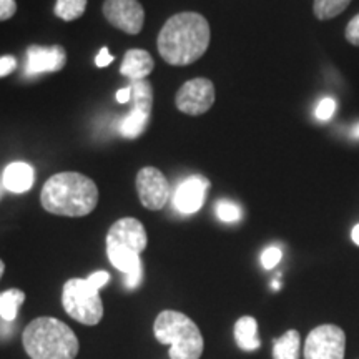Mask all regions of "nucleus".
<instances>
[{"instance_id":"obj_29","label":"nucleus","mask_w":359,"mask_h":359,"mask_svg":"<svg viewBox=\"0 0 359 359\" xmlns=\"http://www.w3.org/2000/svg\"><path fill=\"white\" fill-rule=\"evenodd\" d=\"M130 100H132V88L130 87L120 88L118 92H116V102L118 103H127Z\"/></svg>"},{"instance_id":"obj_7","label":"nucleus","mask_w":359,"mask_h":359,"mask_svg":"<svg viewBox=\"0 0 359 359\" xmlns=\"http://www.w3.org/2000/svg\"><path fill=\"white\" fill-rule=\"evenodd\" d=\"M304 359H344L346 334L336 325L314 327L304 343Z\"/></svg>"},{"instance_id":"obj_1","label":"nucleus","mask_w":359,"mask_h":359,"mask_svg":"<svg viewBox=\"0 0 359 359\" xmlns=\"http://www.w3.org/2000/svg\"><path fill=\"white\" fill-rule=\"evenodd\" d=\"M212 30L208 20L198 12H180L165 22L158 40L161 58L170 65H190L208 50Z\"/></svg>"},{"instance_id":"obj_27","label":"nucleus","mask_w":359,"mask_h":359,"mask_svg":"<svg viewBox=\"0 0 359 359\" xmlns=\"http://www.w3.org/2000/svg\"><path fill=\"white\" fill-rule=\"evenodd\" d=\"M17 67V60L11 55H6V57H0V77H6L7 74H11V72L15 69Z\"/></svg>"},{"instance_id":"obj_23","label":"nucleus","mask_w":359,"mask_h":359,"mask_svg":"<svg viewBox=\"0 0 359 359\" xmlns=\"http://www.w3.org/2000/svg\"><path fill=\"white\" fill-rule=\"evenodd\" d=\"M281 250L278 248V246H269V248H266L263 251L262 255V264L264 269H273L276 266L278 263L281 262Z\"/></svg>"},{"instance_id":"obj_31","label":"nucleus","mask_w":359,"mask_h":359,"mask_svg":"<svg viewBox=\"0 0 359 359\" xmlns=\"http://www.w3.org/2000/svg\"><path fill=\"white\" fill-rule=\"evenodd\" d=\"M4 271H6V264H4V262H2V259H0V278H2V275H4Z\"/></svg>"},{"instance_id":"obj_24","label":"nucleus","mask_w":359,"mask_h":359,"mask_svg":"<svg viewBox=\"0 0 359 359\" xmlns=\"http://www.w3.org/2000/svg\"><path fill=\"white\" fill-rule=\"evenodd\" d=\"M344 37L354 47H359V13L348 22L346 30H344Z\"/></svg>"},{"instance_id":"obj_18","label":"nucleus","mask_w":359,"mask_h":359,"mask_svg":"<svg viewBox=\"0 0 359 359\" xmlns=\"http://www.w3.org/2000/svg\"><path fill=\"white\" fill-rule=\"evenodd\" d=\"M25 302V293L22 290H7L0 294V318L4 321L12 323L17 318L19 308Z\"/></svg>"},{"instance_id":"obj_22","label":"nucleus","mask_w":359,"mask_h":359,"mask_svg":"<svg viewBox=\"0 0 359 359\" xmlns=\"http://www.w3.org/2000/svg\"><path fill=\"white\" fill-rule=\"evenodd\" d=\"M215 210H217V217L224 223H235L241 218L240 206L230 200H219Z\"/></svg>"},{"instance_id":"obj_11","label":"nucleus","mask_w":359,"mask_h":359,"mask_svg":"<svg viewBox=\"0 0 359 359\" xmlns=\"http://www.w3.org/2000/svg\"><path fill=\"white\" fill-rule=\"evenodd\" d=\"M67 64V52L60 45H52V47H40V45H30L27 50V75L39 74H53L60 72Z\"/></svg>"},{"instance_id":"obj_9","label":"nucleus","mask_w":359,"mask_h":359,"mask_svg":"<svg viewBox=\"0 0 359 359\" xmlns=\"http://www.w3.org/2000/svg\"><path fill=\"white\" fill-rule=\"evenodd\" d=\"M138 200L151 212H158L168 203L170 185L165 175L155 167L142 168L137 175Z\"/></svg>"},{"instance_id":"obj_19","label":"nucleus","mask_w":359,"mask_h":359,"mask_svg":"<svg viewBox=\"0 0 359 359\" xmlns=\"http://www.w3.org/2000/svg\"><path fill=\"white\" fill-rule=\"evenodd\" d=\"M148 118H150L148 114H143L140 110L132 109V111H130V114L122 120V123H120V133H122L125 138H138L143 132H145Z\"/></svg>"},{"instance_id":"obj_10","label":"nucleus","mask_w":359,"mask_h":359,"mask_svg":"<svg viewBox=\"0 0 359 359\" xmlns=\"http://www.w3.org/2000/svg\"><path fill=\"white\" fill-rule=\"evenodd\" d=\"M103 15L122 32L137 35L142 32L145 22V11L138 0H105Z\"/></svg>"},{"instance_id":"obj_14","label":"nucleus","mask_w":359,"mask_h":359,"mask_svg":"<svg viewBox=\"0 0 359 359\" xmlns=\"http://www.w3.org/2000/svg\"><path fill=\"white\" fill-rule=\"evenodd\" d=\"M35 172L29 163L24 161H15L11 163L4 172V187L12 193H25L34 185Z\"/></svg>"},{"instance_id":"obj_28","label":"nucleus","mask_w":359,"mask_h":359,"mask_svg":"<svg viewBox=\"0 0 359 359\" xmlns=\"http://www.w3.org/2000/svg\"><path fill=\"white\" fill-rule=\"evenodd\" d=\"M111 62H114V57H111L109 53V48L102 47V50L98 52V55L95 58L97 67H107V65H110Z\"/></svg>"},{"instance_id":"obj_13","label":"nucleus","mask_w":359,"mask_h":359,"mask_svg":"<svg viewBox=\"0 0 359 359\" xmlns=\"http://www.w3.org/2000/svg\"><path fill=\"white\" fill-rule=\"evenodd\" d=\"M154 69L155 62L150 52L142 50V48H132L125 53L122 65H120V74L130 80H143L154 72Z\"/></svg>"},{"instance_id":"obj_5","label":"nucleus","mask_w":359,"mask_h":359,"mask_svg":"<svg viewBox=\"0 0 359 359\" xmlns=\"http://www.w3.org/2000/svg\"><path fill=\"white\" fill-rule=\"evenodd\" d=\"M154 334L161 344H170V359H200L205 341L200 327L187 314L167 309L155 318Z\"/></svg>"},{"instance_id":"obj_30","label":"nucleus","mask_w":359,"mask_h":359,"mask_svg":"<svg viewBox=\"0 0 359 359\" xmlns=\"http://www.w3.org/2000/svg\"><path fill=\"white\" fill-rule=\"evenodd\" d=\"M351 238H353V241H354V243H356V245L359 246V223L356 224V226H354V228H353Z\"/></svg>"},{"instance_id":"obj_8","label":"nucleus","mask_w":359,"mask_h":359,"mask_svg":"<svg viewBox=\"0 0 359 359\" xmlns=\"http://www.w3.org/2000/svg\"><path fill=\"white\" fill-rule=\"evenodd\" d=\"M215 103V85L212 80L198 77L188 80L180 87L175 97V105L185 115H203Z\"/></svg>"},{"instance_id":"obj_4","label":"nucleus","mask_w":359,"mask_h":359,"mask_svg":"<svg viewBox=\"0 0 359 359\" xmlns=\"http://www.w3.org/2000/svg\"><path fill=\"white\" fill-rule=\"evenodd\" d=\"M30 359H75L80 344L75 331L52 316L35 318L22 334Z\"/></svg>"},{"instance_id":"obj_21","label":"nucleus","mask_w":359,"mask_h":359,"mask_svg":"<svg viewBox=\"0 0 359 359\" xmlns=\"http://www.w3.org/2000/svg\"><path fill=\"white\" fill-rule=\"evenodd\" d=\"M85 8H87V0H57L53 12L58 19L72 22L80 19L85 13Z\"/></svg>"},{"instance_id":"obj_25","label":"nucleus","mask_w":359,"mask_h":359,"mask_svg":"<svg viewBox=\"0 0 359 359\" xmlns=\"http://www.w3.org/2000/svg\"><path fill=\"white\" fill-rule=\"evenodd\" d=\"M334 110H336V102L333 100V98H325V100L318 105L316 116L325 122V120H330L331 116L334 115Z\"/></svg>"},{"instance_id":"obj_26","label":"nucleus","mask_w":359,"mask_h":359,"mask_svg":"<svg viewBox=\"0 0 359 359\" xmlns=\"http://www.w3.org/2000/svg\"><path fill=\"white\" fill-rule=\"evenodd\" d=\"M17 12L15 0H0V22L12 19Z\"/></svg>"},{"instance_id":"obj_16","label":"nucleus","mask_w":359,"mask_h":359,"mask_svg":"<svg viewBox=\"0 0 359 359\" xmlns=\"http://www.w3.org/2000/svg\"><path fill=\"white\" fill-rule=\"evenodd\" d=\"M299 353H302V336L296 330L286 331L281 338L273 341L275 359H299Z\"/></svg>"},{"instance_id":"obj_2","label":"nucleus","mask_w":359,"mask_h":359,"mask_svg":"<svg viewBox=\"0 0 359 359\" xmlns=\"http://www.w3.org/2000/svg\"><path fill=\"white\" fill-rule=\"evenodd\" d=\"M40 201L45 212L58 217H87L97 208L98 188L82 173L62 172L45 182Z\"/></svg>"},{"instance_id":"obj_20","label":"nucleus","mask_w":359,"mask_h":359,"mask_svg":"<svg viewBox=\"0 0 359 359\" xmlns=\"http://www.w3.org/2000/svg\"><path fill=\"white\" fill-rule=\"evenodd\" d=\"M351 4V0H314L313 13L318 20H331L343 13Z\"/></svg>"},{"instance_id":"obj_17","label":"nucleus","mask_w":359,"mask_h":359,"mask_svg":"<svg viewBox=\"0 0 359 359\" xmlns=\"http://www.w3.org/2000/svg\"><path fill=\"white\" fill-rule=\"evenodd\" d=\"M130 88H132L133 109L150 115L151 109H154V88H151V83L147 79L132 80Z\"/></svg>"},{"instance_id":"obj_6","label":"nucleus","mask_w":359,"mask_h":359,"mask_svg":"<svg viewBox=\"0 0 359 359\" xmlns=\"http://www.w3.org/2000/svg\"><path fill=\"white\" fill-rule=\"evenodd\" d=\"M110 275L97 271L88 278H72L62 290V304L70 318L87 326H95L103 318L100 288L107 285Z\"/></svg>"},{"instance_id":"obj_3","label":"nucleus","mask_w":359,"mask_h":359,"mask_svg":"<svg viewBox=\"0 0 359 359\" xmlns=\"http://www.w3.org/2000/svg\"><path fill=\"white\" fill-rule=\"evenodd\" d=\"M148 243L147 230L137 218H122L115 222L107 233V255L110 263L125 273L128 290L140 286L143 278L142 253Z\"/></svg>"},{"instance_id":"obj_15","label":"nucleus","mask_w":359,"mask_h":359,"mask_svg":"<svg viewBox=\"0 0 359 359\" xmlns=\"http://www.w3.org/2000/svg\"><path fill=\"white\" fill-rule=\"evenodd\" d=\"M235 339L243 351H255L262 346L258 338V323L253 316H241L235 325Z\"/></svg>"},{"instance_id":"obj_12","label":"nucleus","mask_w":359,"mask_h":359,"mask_svg":"<svg viewBox=\"0 0 359 359\" xmlns=\"http://www.w3.org/2000/svg\"><path fill=\"white\" fill-rule=\"evenodd\" d=\"M210 190V180L195 175V177L187 178L185 182L180 183L175 193V208L180 213L191 215L200 212V208L205 203L206 193Z\"/></svg>"}]
</instances>
